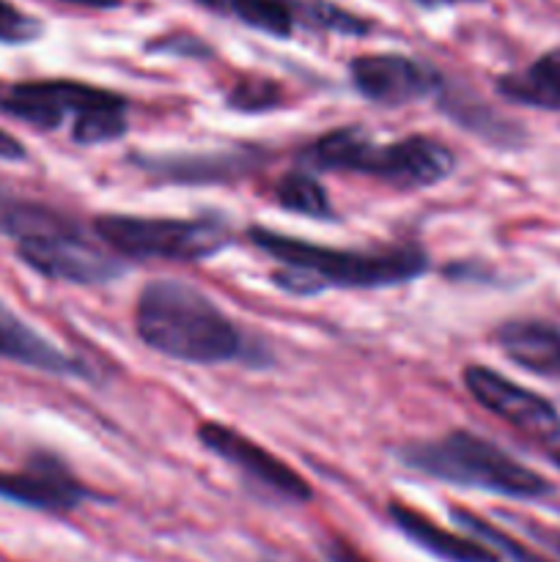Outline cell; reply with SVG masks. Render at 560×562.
<instances>
[{
  "label": "cell",
  "instance_id": "obj_1",
  "mask_svg": "<svg viewBox=\"0 0 560 562\" xmlns=\"http://www.w3.org/2000/svg\"><path fill=\"white\" fill-rule=\"evenodd\" d=\"M253 247L267 252L278 269L272 272L275 289L291 296H316L324 291L390 289L423 278L432 267L421 245L388 247H329L296 239L291 234L253 225L247 231Z\"/></svg>",
  "mask_w": 560,
  "mask_h": 562
},
{
  "label": "cell",
  "instance_id": "obj_2",
  "mask_svg": "<svg viewBox=\"0 0 560 562\" xmlns=\"http://www.w3.org/2000/svg\"><path fill=\"white\" fill-rule=\"evenodd\" d=\"M135 333L152 351L187 366H225L247 351L234 318L184 280L159 278L143 285L135 302Z\"/></svg>",
  "mask_w": 560,
  "mask_h": 562
},
{
  "label": "cell",
  "instance_id": "obj_3",
  "mask_svg": "<svg viewBox=\"0 0 560 562\" xmlns=\"http://www.w3.org/2000/svg\"><path fill=\"white\" fill-rule=\"evenodd\" d=\"M302 168L313 173H360L384 181L395 190H426L443 184L456 170V157L443 140L410 135L377 143L360 126H340L313 140L300 154Z\"/></svg>",
  "mask_w": 560,
  "mask_h": 562
},
{
  "label": "cell",
  "instance_id": "obj_4",
  "mask_svg": "<svg viewBox=\"0 0 560 562\" xmlns=\"http://www.w3.org/2000/svg\"><path fill=\"white\" fill-rule=\"evenodd\" d=\"M399 461L432 481L511 499H541L555 492L547 477L516 461L492 439L478 437L467 428H456L439 439L404 445Z\"/></svg>",
  "mask_w": 560,
  "mask_h": 562
},
{
  "label": "cell",
  "instance_id": "obj_5",
  "mask_svg": "<svg viewBox=\"0 0 560 562\" xmlns=\"http://www.w3.org/2000/svg\"><path fill=\"white\" fill-rule=\"evenodd\" d=\"M0 110L42 132H55L71 121L77 146H102L121 140L130 130V102L108 88L80 80H31L0 91Z\"/></svg>",
  "mask_w": 560,
  "mask_h": 562
},
{
  "label": "cell",
  "instance_id": "obj_6",
  "mask_svg": "<svg viewBox=\"0 0 560 562\" xmlns=\"http://www.w3.org/2000/svg\"><path fill=\"white\" fill-rule=\"evenodd\" d=\"M97 239L119 258L132 261H203L234 241V228L223 217L170 220L102 214L93 220Z\"/></svg>",
  "mask_w": 560,
  "mask_h": 562
},
{
  "label": "cell",
  "instance_id": "obj_7",
  "mask_svg": "<svg viewBox=\"0 0 560 562\" xmlns=\"http://www.w3.org/2000/svg\"><path fill=\"white\" fill-rule=\"evenodd\" d=\"M198 442L209 450L212 456H217L220 461H225L228 467H234L247 483L258 488L261 494L280 499V503H311L313 488L307 486L305 477L296 470H291L283 459H278L275 453H269L264 445L253 442L250 437H245L236 428L225 426V423L206 420L198 426Z\"/></svg>",
  "mask_w": 560,
  "mask_h": 562
},
{
  "label": "cell",
  "instance_id": "obj_8",
  "mask_svg": "<svg viewBox=\"0 0 560 562\" xmlns=\"http://www.w3.org/2000/svg\"><path fill=\"white\" fill-rule=\"evenodd\" d=\"M349 80L362 99L382 108H406L439 97L445 88L432 64L401 53L360 55L349 64Z\"/></svg>",
  "mask_w": 560,
  "mask_h": 562
},
{
  "label": "cell",
  "instance_id": "obj_9",
  "mask_svg": "<svg viewBox=\"0 0 560 562\" xmlns=\"http://www.w3.org/2000/svg\"><path fill=\"white\" fill-rule=\"evenodd\" d=\"M461 379H464L467 393L483 409L497 415L525 437L544 445H555L560 439V415L544 395L511 382L508 376L486 366H467Z\"/></svg>",
  "mask_w": 560,
  "mask_h": 562
},
{
  "label": "cell",
  "instance_id": "obj_10",
  "mask_svg": "<svg viewBox=\"0 0 560 562\" xmlns=\"http://www.w3.org/2000/svg\"><path fill=\"white\" fill-rule=\"evenodd\" d=\"M0 499L42 514H71L88 499V488L64 459L33 453L22 470H0Z\"/></svg>",
  "mask_w": 560,
  "mask_h": 562
},
{
  "label": "cell",
  "instance_id": "obj_11",
  "mask_svg": "<svg viewBox=\"0 0 560 562\" xmlns=\"http://www.w3.org/2000/svg\"><path fill=\"white\" fill-rule=\"evenodd\" d=\"M86 231L80 220L36 198L16 195L14 190L0 184V236L14 239L16 247L42 245Z\"/></svg>",
  "mask_w": 560,
  "mask_h": 562
},
{
  "label": "cell",
  "instance_id": "obj_12",
  "mask_svg": "<svg viewBox=\"0 0 560 562\" xmlns=\"http://www.w3.org/2000/svg\"><path fill=\"white\" fill-rule=\"evenodd\" d=\"M0 360L33 368V371L58 373V376H86V366L60 351L53 340L31 327L25 318L16 316L0 300Z\"/></svg>",
  "mask_w": 560,
  "mask_h": 562
},
{
  "label": "cell",
  "instance_id": "obj_13",
  "mask_svg": "<svg viewBox=\"0 0 560 562\" xmlns=\"http://www.w3.org/2000/svg\"><path fill=\"white\" fill-rule=\"evenodd\" d=\"M388 516L395 530L404 532L415 547H421L432 558L443 562H500V554L492 552L486 543L445 530V527H439L437 521H432L417 508H410V505L390 503Z\"/></svg>",
  "mask_w": 560,
  "mask_h": 562
},
{
  "label": "cell",
  "instance_id": "obj_14",
  "mask_svg": "<svg viewBox=\"0 0 560 562\" xmlns=\"http://www.w3.org/2000/svg\"><path fill=\"white\" fill-rule=\"evenodd\" d=\"M494 340L514 366L536 376H560V327L541 318H511L500 324Z\"/></svg>",
  "mask_w": 560,
  "mask_h": 562
},
{
  "label": "cell",
  "instance_id": "obj_15",
  "mask_svg": "<svg viewBox=\"0 0 560 562\" xmlns=\"http://www.w3.org/2000/svg\"><path fill=\"white\" fill-rule=\"evenodd\" d=\"M146 173L159 176L176 184H203V181L239 179L256 165V154L228 151V154H181V157H143L137 159Z\"/></svg>",
  "mask_w": 560,
  "mask_h": 562
},
{
  "label": "cell",
  "instance_id": "obj_16",
  "mask_svg": "<svg viewBox=\"0 0 560 562\" xmlns=\"http://www.w3.org/2000/svg\"><path fill=\"white\" fill-rule=\"evenodd\" d=\"M497 91L527 108L560 110V49H549L527 69L500 77Z\"/></svg>",
  "mask_w": 560,
  "mask_h": 562
},
{
  "label": "cell",
  "instance_id": "obj_17",
  "mask_svg": "<svg viewBox=\"0 0 560 562\" xmlns=\"http://www.w3.org/2000/svg\"><path fill=\"white\" fill-rule=\"evenodd\" d=\"M305 0H228V11L256 31L275 38H289L302 25Z\"/></svg>",
  "mask_w": 560,
  "mask_h": 562
},
{
  "label": "cell",
  "instance_id": "obj_18",
  "mask_svg": "<svg viewBox=\"0 0 560 562\" xmlns=\"http://www.w3.org/2000/svg\"><path fill=\"white\" fill-rule=\"evenodd\" d=\"M275 201L285 212L302 214V217L311 220H333L335 209L329 203L327 190L322 187V181L313 176V170H289L283 179L275 187Z\"/></svg>",
  "mask_w": 560,
  "mask_h": 562
},
{
  "label": "cell",
  "instance_id": "obj_19",
  "mask_svg": "<svg viewBox=\"0 0 560 562\" xmlns=\"http://www.w3.org/2000/svg\"><path fill=\"white\" fill-rule=\"evenodd\" d=\"M450 519H453L461 530L470 532L472 538H478L481 543H486V547L492 549V552H497L500 558H508L511 562H555V560H549L547 554L536 552V549H530L527 543H522L519 538H514L511 532L494 527L492 521H486L483 516L472 514V510L453 508L450 510Z\"/></svg>",
  "mask_w": 560,
  "mask_h": 562
},
{
  "label": "cell",
  "instance_id": "obj_20",
  "mask_svg": "<svg viewBox=\"0 0 560 562\" xmlns=\"http://www.w3.org/2000/svg\"><path fill=\"white\" fill-rule=\"evenodd\" d=\"M439 102H443V108L448 110L450 119L459 121L464 130H472V132H481L483 137H492L494 143H514V124H508V121H503L500 115H494L492 110L483 108L481 102H472V99L467 97H445L443 91H439Z\"/></svg>",
  "mask_w": 560,
  "mask_h": 562
},
{
  "label": "cell",
  "instance_id": "obj_21",
  "mask_svg": "<svg viewBox=\"0 0 560 562\" xmlns=\"http://www.w3.org/2000/svg\"><path fill=\"white\" fill-rule=\"evenodd\" d=\"M302 25L313 27V31L340 33V36H366V33H371L373 22L360 14H351V11L340 9L329 0H305L302 3Z\"/></svg>",
  "mask_w": 560,
  "mask_h": 562
},
{
  "label": "cell",
  "instance_id": "obj_22",
  "mask_svg": "<svg viewBox=\"0 0 560 562\" xmlns=\"http://www.w3.org/2000/svg\"><path fill=\"white\" fill-rule=\"evenodd\" d=\"M280 91L278 82L272 80H250V82H236L234 91L228 93V108L239 110V113H267V110L280 108Z\"/></svg>",
  "mask_w": 560,
  "mask_h": 562
},
{
  "label": "cell",
  "instance_id": "obj_23",
  "mask_svg": "<svg viewBox=\"0 0 560 562\" xmlns=\"http://www.w3.org/2000/svg\"><path fill=\"white\" fill-rule=\"evenodd\" d=\"M44 33L36 16L25 14L9 0H0V44H31Z\"/></svg>",
  "mask_w": 560,
  "mask_h": 562
},
{
  "label": "cell",
  "instance_id": "obj_24",
  "mask_svg": "<svg viewBox=\"0 0 560 562\" xmlns=\"http://www.w3.org/2000/svg\"><path fill=\"white\" fill-rule=\"evenodd\" d=\"M525 530L530 532V536L536 538L538 543H544V547H547L549 552H555L560 558V530H552V527L536 525V521H525Z\"/></svg>",
  "mask_w": 560,
  "mask_h": 562
},
{
  "label": "cell",
  "instance_id": "obj_25",
  "mask_svg": "<svg viewBox=\"0 0 560 562\" xmlns=\"http://www.w3.org/2000/svg\"><path fill=\"white\" fill-rule=\"evenodd\" d=\"M25 157H27L25 146H22L11 132L0 130V159H5V162H22Z\"/></svg>",
  "mask_w": 560,
  "mask_h": 562
},
{
  "label": "cell",
  "instance_id": "obj_26",
  "mask_svg": "<svg viewBox=\"0 0 560 562\" xmlns=\"http://www.w3.org/2000/svg\"><path fill=\"white\" fill-rule=\"evenodd\" d=\"M64 3L82 5V9H119L124 0H64Z\"/></svg>",
  "mask_w": 560,
  "mask_h": 562
},
{
  "label": "cell",
  "instance_id": "obj_27",
  "mask_svg": "<svg viewBox=\"0 0 560 562\" xmlns=\"http://www.w3.org/2000/svg\"><path fill=\"white\" fill-rule=\"evenodd\" d=\"M421 5H428V9H437V5H456V3H475V0H417Z\"/></svg>",
  "mask_w": 560,
  "mask_h": 562
},
{
  "label": "cell",
  "instance_id": "obj_28",
  "mask_svg": "<svg viewBox=\"0 0 560 562\" xmlns=\"http://www.w3.org/2000/svg\"><path fill=\"white\" fill-rule=\"evenodd\" d=\"M198 3L212 11H228V0H198Z\"/></svg>",
  "mask_w": 560,
  "mask_h": 562
},
{
  "label": "cell",
  "instance_id": "obj_29",
  "mask_svg": "<svg viewBox=\"0 0 560 562\" xmlns=\"http://www.w3.org/2000/svg\"><path fill=\"white\" fill-rule=\"evenodd\" d=\"M549 459H552V464L558 467V470H560V448H555V450H552V456H549Z\"/></svg>",
  "mask_w": 560,
  "mask_h": 562
}]
</instances>
